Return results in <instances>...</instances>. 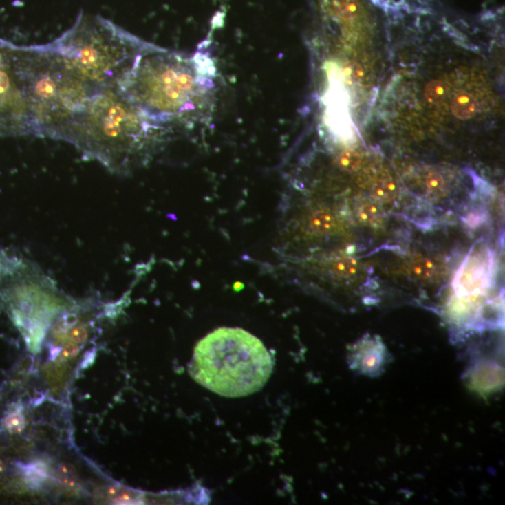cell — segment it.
<instances>
[{"label":"cell","mask_w":505,"mask_h":505,"mask_svg":"<svg viewBox=\"0 0 505 505\" xmlns=\"http://www.w3.org/2000/svg\"><path fill=\"white\" fill-rule=\"evenodd\" d=\"M336 272L343 277H351L355 275L358 270V265L352 260H343L339 264L336 265Z\"/></svg>","instance_id":"e0dca14e"},{"label":"cell","mask_w":505,"mask_h":505,"mask_svg":"<svg viewBox=\"0 0 505 505\" xmlns=\"http://www.w3.org/2000/svg\"><path fill=\"white\" fill-rule=\"evenodd\" d=\"M358 217L363 223L374 225L382 217V212L374 203L363 202L358 208Z\"/></svg>","instance_id":"8fae6325"},{"label":"cell","mask_w":505,"mask_h":505,"mask_svg":"<svg viewBox=\"0 0 505 505\" xmlns=\"http://www.w3.org/2000/svg\"><path fill=\"white\" fill-rule=\"evenodd\" d=\"M58 472L64 478L74 479L77 477L76 470H75L74 466L67 464V463L59 465Z\"/></svg>","instance_id":"ffe728a7"},{"label":"cell","mask_w":505,"mask_h":505,"mask_svg":"<svg viewBox=\"0 0 505 505\" xmlns=\"http://www.w3.org/2000/svg\"><path fill=\"white\" fill-rule=\"evenodd\" d=\"M0 43V136L34 134L32 122L23 94Z\"/></svg>","instance_id":"8992f818"},{"label":"cell","mask_w":505,"mask_h":505,"mask_svg":"<svg viewBox=\"0 0 505 505\" xmlns=\"http://www.w3.org/2000/svg\"><path fill=\"white\" fill-rule=\"evenodd\" d=\"M62 348L60 347H56L54 348L53 350H52L51 356L52 358H56L57 355H59L60 352H61Z\"/></svg>","instance_id":"44dd1931"},{"label":"cell","mask_w":505,"mask_h":505,"mask_svg":"<svg viewBox=\"0 0 505 505\" xmlns=\"http://www.w3.org/2000/svg\"><path fill=\"white\" fill-rule=\"evenodd\" d=\"M424 93H425V98L428 103L439 104L446 98V87L440 80H432L427 85Z\"/></svg>","instance_id":"4fadbf2b"},{"label":"cell","mask_w":505,"mask_h":505,"mask_svg":"<svg viewBox=\"0 0 505 505\" xmlns=\"http://www.w3.org/2000/svg\"><path fill=\"white\" fill-rule=\"evenodd\" d=\"M314 223V226H316L319 230H329L330 226H332V220L330 215L322 213V215L316 216Z\"/></svg>","instance_id":"d6986e66"},{"label":"cell","mask_w":505,"mask_h":505,"mask_svg":"<svg viewBox=\"0 0 505 505\" xmlns=\"http://www.w3.org/2000/svg\"><path fill=\"white\" fill-rule=\"evenodd\" d=\"M425 186L429 193L439 195L444 192L446 182L442 174L437 171H431L425 176Z\"/></svg>","instance_id":"9a60e30c"},{"label":"cell","mask_w":505,"mask_h":505,"mask_svg":"<svg viewBox=\"0 0 505 505\" xmlns=\"http://www.w3.org/2000/svg\"><path fill=\"white\" fill-rule=\"evenodd\" d=\"M43 46L92 87L117 90L138 60L158 48L100 15L83 12L61 37Z\"/></svg>","instance_id":"277c9868"},{"label":"cell","mask_w":505,"mask_h":505,"mask_svg":"<svg viewBox=\"0 0 505 505\" xmlns=\"http://www.w3.org/2000/svg\"><path fill=\"white\" fill-rule=\"evenodd\" d=\"M361 163V155L354 151L343 153L340 160L341 166L347 171H354L358 169Z\"/></svg>","instance_id":"2e32d148"},{"label":"cell","mask_w":505,"mask_h":505,"mask_svg":"<svg viewBox=\"0 0 505 505\" xmlns=\"http://www.w3.org/2000/svg\"><path fill=\"white\" fill-rule=\"evenodd\" d=\"M171 129L151 119L119 90L98 89L59 140L72 143L109 170L125 173L144 160Z\"/></svg>","instance_id":"7a4b0ae2"},{"label":"cell","mask_w":505,"mask_h":505,"mask_svg":"<svg viewBox=\"0 0 505 505\" xmlns=\"http://www.w3.org/2000/svg\"><path fill=\"white\" fill-rule=\"evenodd\" d=\"M5 466L3 462H2L1 460H0V473L3 472Z\"/></svg>","instance_id":"7402d4cb"},{"label":"cell","mask_w":505,"mask_h":505,"mask_svg":"<svg viewBox=\"0 0 505 505\" xmlns=\"http://www.w3.org/2000/svg\"><path fill=\"white\" fill-rule=\"evenodd\" d=\"M5 49L27 103L34 134L59 140L98 88L43 46Z\"/></svg>","instance_id":"3957f363"},{"label":"cell","mask_w":505,"mask_h":505,"mask_svg":"<svg viewBox=\"0 0 505 505\" xmlns=\"http://www.w3.org/2000/svg\"><path fill=\"white\" fill-rule=\"evenodd\" d=\"M451 109L453 114L460 119H470L478 111V104L472 94L462 92L455 96Z\"/></svg>","instance_id":"ba28073f"},{"label":"cell","mask_w":505,"mask_h":505,"mask_svg":"<svg viewBox=\"0 0 505 505\" xmlns=\"http://www.w3.org/2000/svg\"><path fill=\"white\" fill-rule=\"evenodd\" d=\"M493 268L491 250L481 246L473 247L455 275V291L459 294H471L484 290L491 282Z\"/></svg>","instance_id":"52a82bcc"},{"label":"cell","mask_w":505,"mask_h":505,"mask_svg":"<svg viewBox=\"0 0 505 505\" xmlns=\"http://www.w3.org/2000/svg\"><path fill=\"white\" fill-rule=\"evenodd\" d=\"M397 194V184L392 179L382 178L377 180L372 186V195L376 199L389 202Z\"/></svg>","instance_id":"30bf717a"},{"label":"cell","mask_w":505,"mask_h":505,"mask_svg":"<svg viewBox=\"0 0 505 505\" xmlns=\"http://www.w3.org/2000/svg\"><path fill=\"white\" fill-rule=\"evenodd\" d=\"M4 426L7 431L12 434L21 433L25 428V416L19 411L10 413L4 418Z\"/></svg>","instance_id":"5bb4252c"},{"label":"cell","mask_w":505,"mask_h":505,"mask_svg":"<svg viewBox=\"0 0 505 505\" xmlns=\"http://www.w3.org/2000/svg\"><path fill=\"white\" fill-rule=\"evenodd\" d=\"M272 368V356L256 336L238 327H220L200 341L189 369L205 389L236 398L261 389Z\"/></svg>","instance_id":"5b68a950"},{"label":"cell","mask_w":505,"mask_h":505,"mask_svg":"<svg viewBox=\"0 0 505 505\" xmlns=\"http://www.w3.org/2000/svg\"><path fill=\"white\" fill-rule=\"evenodd\" d=\"M213 77L208 58L158 47L138 60L118 90L163 126L192 127L213 116Z\"/></svg>","instance_id":"6da1fadb"},{"label":"cell","mask_w":505,"mask_h":505,"mask_svg":"<svg viewBox=\"0 0 505 505\" xmlns=\"http://www.w3.org/2000/svg\"><path fill=\"white\" fill-rule=\"evenodd\" d=\"M23 478L28 486L33 488H40L48 478L49 469L43 462H36L30 464L19 465Z\"/></svg>","instance_id":"9c48e42d"},{"label":"cell","mask_w":505,"mask_h":505,"mask_svg":"<svg viewBox=\"0 0 505 505\" xmlns=\"http://www.w3.org/2000/svg\"><path fill=\"white\" fill-rule=\"evenodd\" d=\"M80 350V345L70 342L65 345L63 350H61L62 358L65 359L74 358L79 354Z\"/></svg>","instance_id":"ac0fdd59"},{"label":"cell","mask_w":505,"mask_h":505,"mask_svg":"<svg viewBox=\"0 0 505 505\" xmlns=\"http://www.w3.org/2000/svg\"><path fill=\"white\" fill-rule=\"evenodd\" d=\"M411 270L418 277L428 279L436 275V266L432 260L426 257H419L413 260L411 264Z\"/></svg>","instance_id":"7c38bea8"}]
</instances>
